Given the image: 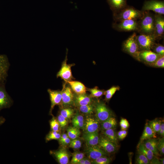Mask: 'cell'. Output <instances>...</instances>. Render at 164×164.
Masks as SVG:
<instances>
[{"mask_svg": "<svg viewBox=\"0 0 164 164\" xmlns=\"http://www.w3.org/2000/svg\"><path fill=\"white\" fill-rule=\"evenodd\" d=\"M145 11L126 6L118 11L113 12V18L116 22L126 19L139 20L143 15Z\"/></svg>", "mask_w": 164, "mask_h": 164, "instance_id": "obj_1", "label": "cell"}, {"mask_svg": "<svg viewBox=\"0 0 164 164\" xmlns=\"http://www.w3.org/2000/svg\"><path fill=\"white\" fill-rule=\"evenodd\" d=\"M154 15L149 11H145L143 16L138 20L137 31L140 34L154 35Z\"/></svg>", "mask_w": 164, "mask_h": 164, "instance_id": "obj_2", "label": "cell"}, {"mask_svg": "<svg viewBox=\"0 0 164 164\" xmlns=\"http://www.w3.org/2000/svg\"><path fill=\"white\" fill-rule=\"evenodd\" d=\"M136 34L133 33L122 44V49L126 53L138 60L139 50L136 41Z\"/></svg>", "mask_w": 164, "mask_h": 164, "instance_id": "obj_3", "label": "cell"}, {"mask_svg": "<svg viewBox=\"0 0 164 164\" xmlns=\"http://www.w3.org/2000/svg\"><path fill=\"white\" fill-rule=\"evenodd\" d=\"M156 40L153 35L140 34L137 36L136 41L139 51L151 50Z\"/></svg>", "mask_w": 164, "mask_h": 164, "instance_id": "obj_4", "label": "cell"}, {"mask_svg": "<svg viewBox=\"0 0 164 164\" xmlns=\"http://www.w3.org/2000/svg\"><path fill=\"white\" fill-rule=\"evenodd\" d=\"M114 22L112 24L113 27L119 31H137L138 30V20L126 19Z\"/></svg>", "mask_w": 164, "mask_h": 164, "instance_id": "obj_5", "label": "cell"}, {"mask_svg": "<svg viewBox=\"0 0 164 164\" xmlns=\"http://www.w3.org/2000/svg\"><path fill=\"white\" fill-rule=\"evenodd\" d=\"M142 10L143 11L152 10L156 13L164 15V2L158 0L146 1L144 3Z\"/></svg>", "mask_w": 164, "mask_h": 164, "instance_id": "obj_6", "label": "cell"}, {"mask_svg": "<svg viewBox=\"0 0 164 164\" xmlns=\"http://www.w3.org/2000/svg\"><path fill=\"white\" fill-rule=\"evenodd\" d=\"M67 50L65 58L62 63L60 70L56 74L57 77H60L66 82L72 80L73 79L71 67L75 65L74 64H67Z\"/></svg>", "mask_w": 164, "mask_h": 164, "instance_id": "obj_7", "label": "cell"}, {"mask_svg": "<svg viewBox=\"0 0 164 164\" xmlns=\"http://www.w3.org/2000/svg\"><path fill=\"white\" fill-rule=\"evenodd\" d=\"M65 82L63 84L62 92V101L60 105L66 108L73 104L74 94L69 85Z\"/></svg>", "mask_w": 164, "mask_h": 164, "instance_id": "obj_8", "label": "cell"}, {"mask_svg": "<svg viewBox=\"0 0 164 164\" xmlns=\"http://www.w3.org/2000/svg\"><path fill=\"white\" fill-rule=\"evenodd\" d=\"M94 105L96 116L99 121H103L112 116L111 111L103 102H97Z\"/></svg>", "mask_w": 164, "mask_h": 164, "instance_id": "obj_9", "label": "cell"}, {"mask_svg": "<svg viewBox=\"0 0 164 164\" xmlns=\"http://www.w3.org/2000/svg\"><path fill=\"white\" fill-rule=\"evenodd\" d=\"M163 15L155 13L154 15V35L156 40L161 39L164 32V18Z\"/></svg>", "mask_w": 164, "mask_h": 164, "instance_id": "obj_10", "label": "cell"}, {"mask_svg": "<svg viewBox=\"0 0 164 164\" xmlns=\"http://www.w3.org/2000/svg\"><path fill=\"white\" fill-rule=\"evenodd\" d=\"M5 83H0V111L3 109L10 108L13 102L6 91Z\"/></svg>", "mask_w": 164, "mask_h": 164, "instance_id": "obj_11", "label": "cell"}, {"mask_svg": "<svg viewBox=\"0 0 164 164\" xmlns=\"http://www.w3.org/2000/svg\"><path fill=\"white\" fill-rule=\"evenodd\" d=\"M161 55L157 54L151 50H143L139 51L138 61H142L145 63L151 65Z\"/></svg>", "mask_w": 164, "mask_h": 164, "instance_id": "obj_12", "label": "cell"}, {"mask_svg": "<svg viewBox=\"0 0 164 164\" xmlns=\"http://www.w3.org/2000/svg\"><path fill=\"white\" fill-rule=\"evenodd\" d=\"M85 153L87 157L91 161L102 156H107L108 155V154L97 145L87 146L85 150Z\"/></svg>", "mask_w": 164, "mask_h": 164, "instance_id": "obj_13", "label": "cell"}, {"mask_svg": "<svg viewBox=\"0 0 164 164\" xmlns=\"http://www.w3.org/2000/svg\"><path fill=\"white\" fill-rule=\"evenodd\" d=\"M10 66L7 56L0 54V83H5Z\"/></svg>", "mask_w": 164, "mask_h": 164, "instance_id": "obj_14", "label": "cell"}, {"mask_svg": "<svg viewBox=\"0 0 164 164\" xmlns=\"http://www.w3.org/2000/svg\"><path fill=\"white\" fill-rule=\"evenodd\" d=\"M97 145L108 154L114 152L117 150V145L113 143L104 135L99 138Z\"/></svg>", "mask_w": 164, "mask_h": 164, "instance_id": "obj_15", "label": "cell"}, {"mask_svg": "<svg viewBox=\"0 0 164 164\" xmlns=\"http://www.w3.org/2000/svg\"><path fill=\"white\" fill-rule=\"evenodd\" d=\"M99 126V121L96 118L87 117L84 120L83 129L85 133L97 132Z\"/></svg>", "mask_w": 164, "mask_h": 164, "instance_id": "obj_16", "label": "cell"}, {"mask_svg": "<svg viewBox=\"0 0 164 164\" xmlns=\"http://www.w3.org/2000/svg\"><path fill=\"white\" fill-rule=\"evenodd\" d=\"M93 99L90 95L86 93L74 94L73 104L77 107L92 103Z\"/></svg>", "mask_w": 164, "mask_h": 164, "instance_id": "obj_17", "label": "cell"}, {"mask_svg": "<svg viewBox=\"0 0 164 164\" xmlns=\"http://www.w3.org/2000/svg\"><path fill=\"white\" fill-rule=\"evenodd\" d=\"M50 153L55 158L60 164H67L69 161V155L65 149L61 148L54 151H51Z\"/></svg>", "mask_w": 164, "mask_h": 164, "instance_id": "obj_18", "label": "cell"}, {"mask_svg": "<svg viewBox=\"0 0 164 164\" xmlns=\"http://www.w3.org/2000/svg\"><path fill=\"white\" fill-rule=\"evenodd\" d=\"M51 103L50 112L51 113L54 106L57 105H60L62 101L61 91L53 90L51 89L47 90Z\"/></svg>", "mask_w": 164, "mask_h": 164, "instance_id": "obj_19", "label": "cell"}, {"mask_svg": "<svg viewBox=\"0 0 164 164\" xmlns=\"http://www.w3.org/2000/svg\"><path fill=\"white\" fill-rule=\"evenodd\" d=\"M83 137L87 146L97 145L98 143L99 137L98 131L92 133H84Z\"/></svg>", "mask_w": 164, "mask_h": 164, "instance_id": "obj_20", "label": "cell"}, {"mask_svg": "<svg viewBox=\"0 0 164 164\" xmlns=\"http://www.w3.org/2000/svg\"><path fill=\"white\" fill-rule=\"evenodd\" d=\"M73 91L77 94L86 93L87 88L82 83L77 81L70 80L67 82Z\"/></svg>", "mask_w": 164, "mask_h": 164, "instance_id": "obj_21", "label": "cell"}, {"mask_svg": "<svg viewBox=\"0 0 164 164\" xmlns=\"http://www.w3.org/2000/svg\"><path fill=\"white\" fill-rule=\"evenodd\" d=\"M142 142L147 148L152 151L155 155H159L157 148L158 140L152 138L144 140Z\"/></svg>", "mask_w": 164, "mask_h": 164, "instance_id": "obj_22", "label": "cell"}, {"mask_svg": "<svg viewBox=\"0 0 164 164\" xmlns=\"http://www.w3.org/2000/svg\"><path fill=\"white\" fill-rule=\"evenodd\" d=\"M113 12L119 11L126 6V0H107Z\"/></svg>", "mask_w": 164, "mask_h": 164, "instance_id": "obj_23", "label": "cell"}, {"mask_svg": "<svg viewBox=\"0 0 164 164\" xmlns=\"http://www.w3.org/2000/svg\"><path fill=\"white\" fill-rule=\"evenodd\" d=\"M117 125L115 118L111 116L106 120L101 122V129L102 131L111 128H114Z\"/></svg>", "mask_w": 164, "mask_h": 164, "instance_id": "obj_24", "label": "cell"}, {"mask_svg": "<svg viewBox=\"0 0 164 164\" xmlns=\"http://www.w3.org/2000/svg\"><path fill=\"white\" fill-rule=\"evenodd\" d=\"M72 123L73 127L78 129H83L84 120L83 116L80 114L78 111L73 117Z\"/></svg>", "mask_w": 164, "mask_h": 164, "instance_id": "obj_25", "label": "cell"}, {"mask_svg": "<svg viewBox=\"0 0 164 164\" xmlns=\"http://www.w3.org/2000/svg\"><path fill=\"white\" fill-rule=\"evenodd\" d=\"M155 133L148 123H146L141 137V142L147 139L154 138L155 137Z\"/></svg>", "mask_w": 164, "mask_h": 164, "instance_id": "obj_26", "label": "cell"}, {"mask_svg": "<svg viewBox=\"0 0 164 164\" xmlns=\"http://www.w3.org/2000/svg\"><path fill=\"white\" fill-rule=\"evenodd\" d=\"M103 131L104 137L118 145V138L114 128L109 129Z\"/></svg>", "mask_w": 164, "mask_h": 164, "instance_id": "obj_27", "label": "cell"}, {"mask_svg": "<svg viewBox=\"0 0 164 164\" xmlns=\"http://www.w3.org/2000/svg\"><path fill=\"white\" fill-rule=\"evenodd\" d=\"M138 149V152L145 156L150 162L154 157L155 155L153 152L147 148L142 142L139 144Z\"/></svg>", "mask_w": 164, "mask_h": 164, "instance_id": "obj_28", "label": "cell"}, {"mask_svg": "<svg viewBox=\"0 0 164 164\" xmlns=\"http://www.w3.org/2000/svg\"><path fill=\"white\" fill-rule=\"evenodd\" d=\"M67 135L72 139L77 138L80 135V132L79 129L74 127H70L67 129Z\"/></svg>", "mask_w": 164, "mask_h": 164, "instance_id": "obj_29", "label": "cell"}, {"mask_svg": "<svg viewBox=\"0 0 164 164\" xmlns=\"http://www.w3.org/2000/svg\"><path fill=\"white\" fill-rule=\"evenodd\" d=\"M81 113L87 114H92L94 110V105L92 103L77 107Z\"/></svg>", "mask_w": 164, "mask_h": 164, "instance_id": "obj_30", "label": "cell"}, {"mask_svg": "<svg viewBox=\"0 0 164 164\" xmlns=\"http://www.w3.org/2000/svg\"><path fill=\"white\" fill-rule=\"evenodd\" d=\"M89 91L91 93L90 96L92 97H98L104 94L105 91L101 90L98 89L97 87L87 89V91Z\"/></svg>", "mask_w": 164, "mask_h": 164, "instance_id": "obj_31", "label": "cell"}, {"mask_svg": "<svg viewBox=\"0 0 164 164\" xmlns=\"http://www.w3.org/2000/svg\"><path fill=\"white\" fill-rule=\"evenodd\" d=\"M161 121L158 119H155L153 120L149 121L148 123L151 127L154 132L158 133L160 128Z\"/></svg>", "mask_w": 164, "mask_h": 164, "instance_id": "obj_32", "label": "cell"}, {"mask_svg": "<svg viewBox=\"0 0 164 164\" xmlns=\"http://www.w3.org/2000/svg\"><path fill=\"white\" fill-rule=\"evenodd\" d=\"M119 90V87L114 86L107 90L105 91L104 94L105 95V100L106 101H109L115 92Z\"/></svg>", "mask_w": 164, "mask_h": 164, "instance_id": "obj_33", "label": "cell"}, {"mask_svg": "<svg viewBox=\"0 0 164 164\" xmlns=\"http://www.w3.org/2000/svg\"><path fill=\"white\" fill-rule=\"evenodd\" d=\"M73 110L70 108H63L60 111V114L63 117L67 119L70 118L73 115Z\"/></svg>", "mask_w": 164, "mask_h": 164, "instance_id": "obj_34", "label": "cell"}, {"mask_svg": "<svg viewBox=\"0 0 164 164\" xmlns=\"http://www.w3.org/2000/svg\"><path fill=\"white\" fill-rule=\"evenodd\" d=\"M136 163L138 164H149L150 161L145 156L138 152L136 158Z\"/></svg>", "mask_w": 164, "mask_h": 164, "instance_id": "obj_35", "label": "cell"}, {"mask_svg": "<svg viewBox=\"0 0 164 164\" xmlns=\"http://www.w3.org/2000/svg\"><path fill=\"white\" fill-rule=\"evenodd\" d=\"M111 161V159L107 156H103L92 160L91 162L92 164H108Z\"/></svg>", "mask_w": 164, "mask_h": 164, "instance_id": "obj_36", "label": "cell"}, {"mask_svg": "<svg viewBox=\"0 0 164 164\" xmlns=\"http://www.w3.org/2000/svg\"><path fill=\"white\" fill-rule=\"evenodd\" d=\"M84 154L83 152H75L73 155L70 163L77 164L79 161L84 158Z\"/></svg>", "mask_w": 164, "mask_h": 164, "instance_id": "obj_37", "label": "cell"}, {"mask_svg": "<svg viewBox=\"0 0 164 164\" xmlns=\"http://www.w3.org/2000/svg\"><path fill=\"white\" fill-rule=\"evenodd\" d=\"M151 49L153 52L159 55H164V47L161 44L155 43Z\"/></svg>", "mask_w": 164, "mask_h": 164, "instance_id": "obj_38", "label": "cell"}, {"mask_svg": "<svg viewBox=\"0 0 164 164\" xmlns=\"http://www.w3.org/2000/svg\"><path fill=\"white\" fill-rule=\"evenodd\" d=\"M61 136L60 134L58 132L52 131L46 136V141H48L52 140H58L60 138Z\"/></svg>", "mask_w": 164, "mask_h": 164, "instance_id": "obj_39", "label": "cell"}, {"mask_svg": "<svg viewBox=\"0 0 164 164\" xmlns=\"http://www.w3.org/2000/svg\"><path fill=\"white\" fill-rule=\"evenodd\" d=\"M150 66L157 68H164V55L160 56Z\"/></svg>", "mask_w": 164, "mask_h": 164, "instance_id": "obj_40", "label": "cell"}, {"mask_svg": "<svg viewBox=\"0 0 164 164\" xmlns=\"http://www.w3.org/2000/svg\"><path fill=\"white\" fill-rule=\"evenodd\" d=\"M50 125L52 131L57 132L59 131L60 125L57 119L55 118H53L50 121Z\"/></svg>", "mask_w": 164, "mask_h": 164, "instance_id": "obj_41", "label": "cell"}, {"mask_svg": "<svg viewBox=\"0 0 164 164\" xmlns=\"http://www.w3.org/2000/svg\"><path fill=\"white\" fill-rule=\"evenodd\" d=\"M82 143L77 138L72 139L70 143L69 147L74 149H78L81 146Z\"/></svg>", "mask_w": 164, "mask_h": 164, "instance_id": "obj_42", "label": "cell"}, {"mask_svg": "<svg viewBox=\"0 0 164 164\" xmlns=\"http://www.w3.org/2000/svg\"><path fill=\"white\" fill-rule=\"evenodd\" d=\"M157 148L159 151L162 155L164 154V138L158 139Z\"/></svg>", "mask_w": 164, "mask_h": 164, "instance_id": "obj_43", "label": "cell"}, {"mask_svg": "<svg viewBox=\"0 0 164 164\" xmlns=\"http://www.w3.org/2000/svg\"><path fill=\"white\" fill-rule=\"evenodd\" d=\"M57 120L61 128H64L67 124V119L60 114L58 116Z\"/></svg>", "mask_w": 164, "mask_h": 164, "instance_id": "obj_44", "label": "cell"}, {"mask_svg": "<svg viewBox=\"0 0 164 164\" xmlns=\"http://www.w3.org/2000/svg\"><path fill=\"white\" fill-rule=\"evenodd\" d=\"M120 125L122 130H126L129 126V124L127 120L124 118L121 120Z\"/></svg>", "mask_w": 164, "mask_h": 164, "instance_id": "obj_45", "label": "cell"}, {"mask_svg": "<svg viewBox=\"0 0 164 164\" xmlns=\"http://www.w3.org/2000/svg\"><path fill=\"white\" fill-rule=\"evenodd\" d=\"M91 161L89 159L83 158L79 161L77 164H91Z\"/></svg>", "mask_w": 164, "mask_h": 164, "instance_id": "obj_46", "label": "cell"}, {"mask_svg": "<svg viewBox=\"0 0 164 164\" xmlns=\"http://www.w3.org/2000/svg\"><path fill=\"white\" fill-rule=\"evenodd\" d=\"M159 134L162 136H164V122L161 121L160 129L158 132Z\"/></svg>", "mask_w": 164, "mask_h": 164, "instance_id": "obj_47", "label": "cell"}, {"mask_svg": "<svg viewBox=\"0 0 164 164\" xmlns=\"http://www.w3.org/2000/svg\"><path fill=\"white\" fill-rule=\"evenodd\" d=\"M71 140L70 138L69 137H67L63 140L60 142V143L63 145H66L70 144Z\"/></svg>", "mask_w": 164, "mask_h": 164, "instance_id": "obj_48", "label": "cell"}, {"mask_svg": "<svg viewBox=\"0 0 164 164\" xmlns=\"http://www.w3.org/2000/svg\"><path fill=\"white\" fill-rule=\"evenodd\" d=\"M117 135L118 138L120 140H122L125 138L123 135L122 130L119 131L118 132Z\"/></svg>", "mask_w": 164, "mask_h": 164, "instance_id": "obj_49", "label": "cell"}, {"mask_svg": "<svg viewBox=\"0 0 164 164\" xmlns=\"http://www.w3.org/2000/svg\"><path fill=\"white\" fill-rule=\"evenodd\" d=\"M150 163L151 164H161L159 160L157 158H154L153 159L150 161Z\"/></svg>", "mask_w": 164, "mask_h": 164, "instance_id": "obj_50", "label": "cell"}, {"mask_svg": "<svg viewBox=\"0 0 164 164\" xmlns=\"http://www.w3.org/2000/svg\"><path fill=\"white\" fill-rule=\"evenodd\" d=\"M68 137V136L67 134L65 133L63 134L60 137L59 139V142H61Z\"/></svg>", "mask_w": 164, "mask_h": 164, "instance_id": "obj_51", "label": "cell"}, {"mask_svg": "<svg viewBox=\"0 0 164 164\" xmlns=\"http://www.w3.org/2000/svg\"><path fill=\"white\" fill-rule=\"evenodd\" d=\"M5 121V119L2 116H0V125L3 124Z\"/></svg>", "mask_w": 164, "mask_h": 164, "instance_id": "obj_52", "label": "cell"}, {"mask_svg": "<svg viewBox=\"0 0 164 164\" xmlns=\"http://www.w3.org/2000/svg\"><path fill=\"white\" fill-rule=\"evenodd\" d=\"M160 161L161 162V164H164V159L162 158V159H159Z\"/></svg>", "mask_w": 164, "mask_h": 164, "instance_id": "obj_53", "label": "cell"}]
</instances>
